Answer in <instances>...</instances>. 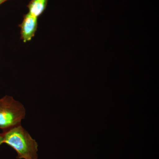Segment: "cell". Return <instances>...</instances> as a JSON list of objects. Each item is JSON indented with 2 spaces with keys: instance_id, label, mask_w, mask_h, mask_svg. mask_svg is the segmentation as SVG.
<instances>
[{
  "instance_id": "5",
  "label": "cell",
  "mask_w": 159,
  "mask_h": 159,
  "mask_svg": "<svg viewBox=\"0 0 159 159\" xmlns=\"http://www.w3.org/2000/svg\"><path fill=\"white\" fill-rule=\"evenodd\" d=\"M3 144V137L2 134H0V145Z\"/></svg>"
},
{
  "instance_id": "2",
  "label": "cell",
  "mask_w": 159,
  "mask_h": 159,
  "mask_svg": "<svg viewBox=\"0 0 159 159\" xmlns=\"http://www.w3.org/2000/svg\"><path fill=\"white\" fill-rule=\"evenodd\" d=\"M26 116V109L21 102L6 95L0 99V129L2 131L20 125Z\"/></svg>"
},
{
  "instance_id": "6",
  "label": "cell",
  "mask_w": 159,
  "mask_h": 159,
  "mask_svg": "<svg viewBox=\"0 0 159 159\" xmlns=\"http://www.w3.org/2000/svg\"><path fill=\"white\" fill-rule=\"evenodd\" d=\"M6 1H7V0H0V5L2 4L3 3H4V2H6Z\"/></svg>"
},
{
  "instance_id": "3",
  "label": "cell",
  "mask_w": 159,
  "mask_h": 159,
  "mask_svg": "<svg viewBox=\"0 0 159 159\" xmlns=\"http://www.w3.org/2000/svg\"><path fill=\"white\" fill-rule=\"evenodd\" d=\"M37 18L28 13L25 16L22 23L20 25L21 38L24 42L29 41L34 37L37 29Z\"/></svg>"
},
{
  "instance_id": "1",
  "label": "cell",
  "mask_w": 159,
  "mask_h": 159,
  "mask_svg": "<svg viewBox=\"0 0 159 159\" xmlns=\"http://www.w3.org/2000/svg\"><path fill=\"white\" fill-rule=\"evenodd\" d=\"M3 143L13 148L17 153L16 158L38 159L37 142L21 125L2 131Z\"/></svg>"
},
{
  "instance_id": "4",
  "label": "cell",
  "mask_w": 159,
  "mask_h": 159,
  "mask_svg": "<svg viewBox=\"0 0 159 159\" xmlns=\"http://www.w3.org/2000/svg\"><path fill=\"white\" fill-rule=\"evenodd\" d=\"M48 0H31L28 8L29 13L38 18L45 9Z\"/></svg>"
}]
</instances>
